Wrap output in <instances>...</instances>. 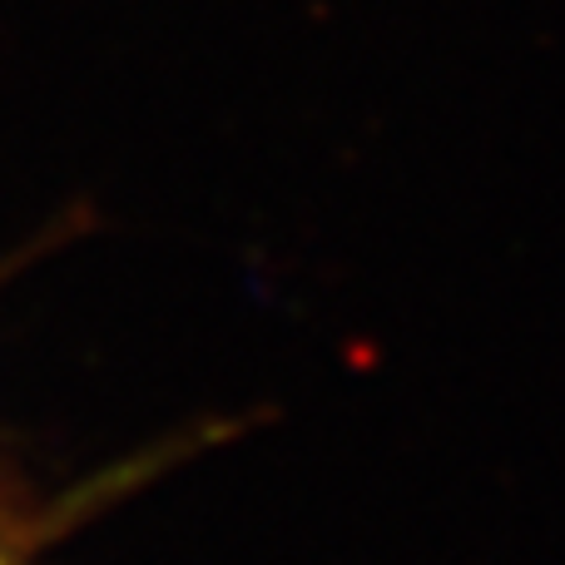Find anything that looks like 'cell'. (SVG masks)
Instances as JSON below:
<instances>
[{
    "mask_svg": "<svg viewBox=\"0 0 565 565\" xmlns=\"http://www.w3.org/2000/svg\"><path fill=\"white\" fill-rule=\"evenodd\" d=\"M0 565H10V561H6V556H0Z\"/></svg>",
    "mask_w": 565,
    "mask_h": 565,
    "instance_id": "obj_1",
    "label": "cell"
}]
</instances>
